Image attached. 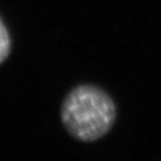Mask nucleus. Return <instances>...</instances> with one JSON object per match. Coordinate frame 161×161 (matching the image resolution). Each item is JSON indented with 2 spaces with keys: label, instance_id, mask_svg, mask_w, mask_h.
<instances>
[{
  "label": "nucleus",
  "instance_id": "nucleus-2",
  "mask_svg": "<svg viewBox=\"0 0 161 161\" xmlns=\"http://www.w3.org/2000/svg\"><path fill=\"white\" fill-rule=\"evenodd\" d=\"M11 51V39L8 29L0 19V64L8 58Z\"/></svg>",
  "mask_w": 161,
  "mask_h": 161
},
{
  "label": "nucleus",
  "instance_id": "nucleus-1",
  "mask_svg": "<svg viewBox=\"0 0 161 161\" xmlns=\"http://www.w3.org/2000/svg\"><path fill=\"white\" fill-rule=\"evenodd\" d=\"M60 118L74 138L94 142L105 135L114 125L115 105L100 87L83 84L68 94L61 105Z\"/></svg>",
  "mask_w": 161,
  "mask_h": 161
}]
</instances>
